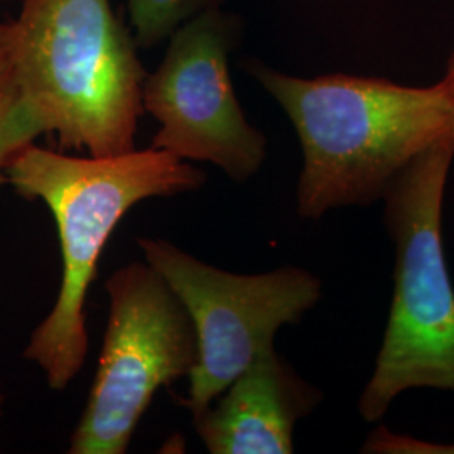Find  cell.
<instances>
[{"instance_id": "obj_3", "label": "cell", "mask_w": 454, "mask_h": 454, "mask_svg": "<svg viewBox=\"0 0 454 454\" xmlns=\"http://www.w3.org/2000/svg\"><path fill=\"white\" fill-rule=\"evenodd\" d=\"M5 184L39 199L58 226L63 279L54 309L34 330L24 357L37 364L51 389L63 390L88 354L84 301L114 227L150 197L194 192L206 174L157 148L114 157H73L27 144L5 165Z\"/></svg>"}, {"instance_id": "obj_8", "label": "cell", "mask_w": 454, "mask_h": 454, "mask_svg": "<svg viewBox=\"0 0 454 454\" xmlns=\"http://www.w3.org/2000/svg\"><path fill=\"white\" fill-rule=\"evenodd\" d=\"M320 399L271 347L195 416V431L212 454H292L296 422Z\"/></svg>"}, {"instance_id": "obj_2", "label": "cell", "mask_w": 454, "mask_h": 454, "mask_svg": "<svg viewBox=\"0 0 454 454\" xmlns=\"http://www.w3.org/2000/svg\"><path fill=\"white\" fill-rule=\"evenodd\" d=\"M14 51L26 145L51 133L91 157L135 150L146 73L110 0H24Z\"/></svg>"}, {"instance_id": "obj_11", "label": "cell", "mask_w": 454, "mask_h": 454, "mask_svg": "<svg viewBox=\"0 0 454 454\" xmlns=\"http://www.w3.org/2000/svg\"><path fill=\"white\" fill-rule=\"evenodd\" d=\"M436 84H438L439 90H441L446 97L450 98V101L454 105V51L453 54H451V58H450V61H448V66H446L444 76H442L441 82H436Z\"/></svg>"}, {"instance_id": "obj_4", "label": "cell", "mask_w": 454, "mask_h": 454, "mask_svg": "<svg viewBox=\"0 0 454 454\" xmlns=\"http://www.w3.org/2000/svg\"><path fill=\"white\" fill-rule=\"evenodd\" d=\"M454 137L426 150L382 195L395 244L394 296L372 377L358 399L367 422L379 421L409 389L454 392V286L442 243V199Z\"/></svg>"}, {"instance_id": "obj_7", "label": "cell", "mask_w": 454, "mask_h": 454, "mask_svg": "<svg viewBox=\"0 0 454 454\" xmlns=\"http://www.w3.org/2000/svg\"><path fill=\"white\" fill-rule=\"evenodd\" d=\"M236 17L211 9L172 34L162 63L144 82V112L160 129L152 148L182 160L211 162L236 182L266 159V137L244 116L229 76Z\"/></svg>"}, {"instance_id": "obj_1", "label": "cell", "mask_w": 454, "mask_h": 454, "mask_svg": "<svg viewBox=\"0 0 454 454\" xmlns=\"http://www.w3.org/2000/svg\"><path fill=\"white\" fill-rule=\"evenodd\" d=\"M261 86L292 120L303 150L298 214L320 219L382 199L407 165L454 137V105L438 88L328 74L288 76L249 63Z\"/></svg>"}, {"instance_id": "obj_5", "label": "cell", "mask_w": 454, "mask_h": 454, "mask_svg": "<svg viewBox=\"0 0 454 454\" xmlns=\"http://www.w3.org/2000/svg\"><path fill=\"white\" fill-rule=\"evenodd\" d=\"M106 292L110 318L71 454L127 453L155 392L189 377L199 358L187 309L148 262L114 271Z\"/></svg>"}, {"instance_id": "obj_10", "label": "cell", "mask_w": 454, "mask_h": 454, "mask_svg": "<svg viewBox=\"0 0 454 454\" xmlns=\"http://www.w3.org/2000/svg\"><path fill=\"white\" fill-rule=\"evenodd\" d=\"M16 51L14 22H0V187L5 185V165L26 144L17 130Z\"/></svg>"}, {"instance_id": "obj_12", "label": "cell", "mask_w": 454, "mask_h": 454, "mask_svg": "<svg viewBox=\"0 0 454 454\" xmlns=\"http://www.w3.org/2000/svg\"><path fill=\"white\" fill-rule=\"evenodd\" d=\"M0 406H2V395H0Z\"/></svg>"}, {"instance_id": "obj_9", "label": "cell", "mask_w": 454, "mask_h": 454, "mask_svg": "<svg viewBox=\"0 0 454 454\" xmlns=\"http://www.w3.org/2000/svg\"><path fill=\"white\" fill-rule=\"evenodd\" d=\"M226 0H129L135 43L140 48L162 44L182 24L211 9H221Z\"/></svg>"}, {"instance_id": "obj_6", "label": "cell", "mask_w": 454, "mask_h": 454, "mask_svg": "<svg viewBox=\"0 0 454 454\" xmlns=\"http://www.w3.org/2000/svg\"><path fill=\"white\" fill-rule=\"evenodd\" d=\"M145 261L162 275L194 324L199 358L180 401L192 418L204 412L261 352L276 332L298 324L322 296L320 278L286 266L261 275L217 270L168 241L140 238Z\"/></svg>"}]
</instances>
